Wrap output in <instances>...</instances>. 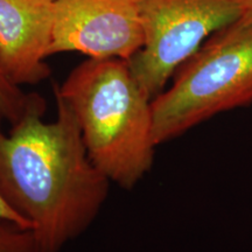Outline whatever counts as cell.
<instances>
[{"label": "cell", "mask_w": 252, "mask_h": 252, "mask_svg": "<svg viewBox=\"0 0 252 252\" xmlns=\"http://www.w3.org/2000/svg\"><path fill=\"white\" fill-rule=\"evenodd\" d=\"M54 94V122L43 119L45 100L8 132L0 117V195L28 223L41 252H61L83 234L111 184L91 160L71 109Z\"/></svg>", "instance_id": "1"}, {"label": "cell", "mask_w": 252, "mask_h": 252, "mask_svg": "<svg viewBox=\"0 0 252 252\" xmlns=\"http://www.w3.org/2000/svg\"><path fill=\"white\" fill-rule=\"evenodd\" d=\"M54 94L71 109L91 160L112 184L132 189L151 171L152 98L128 61L89 58L55 84Z\"/></svg>", "instance_id": "2"}, {"label": "cell", "mask_w": 252, "mask_h": 252, "mask_svg": "<svg viewBox=\"0 0 252 252\" xmlns=\"http://www.w3.org/2000/svg\"><path fill=\"white\" fill-rule=\"evenodd\" d=\"M152 99L157 146L217 115L252 105V24L235 21L212 34Z\"/></svg>", "instance_id": "3"}, {"label": "cell", "mask_w": 252, "mask_h": 252, "mask_svg": "<svg viewBox=\"0 0 252 252\" xmlns=\"http://www.w3.org/2000/svg\"><path fill=\"white\" fill-rule=\"evenodd\" d=\"M144 46L128 64L151 98L215 32L239 20L242 0H135Z\"/></svg>", "instance_id": "4"}, {"label": "cell", "mask_w": 252, "mask_h": 252, "mask_svg": "<svg viewBox=\"0 0 252 252\" xmlns=\"http://www.w3.org/2000/svg\"><path fill=\"white\" fill-rule=\"evenodd\" d=\"M135 0H56L50 56L78 52L91 59L131 60L143 48Z\"/></svg>", "instance_id": "5"}, {"label": "cell", "mask_w": 252, "mask_h": 252, "mask_svg": "<svg viewBox=\"0 0 252 252\" xmlns=\"http://www.w3.org/2000/svg\"><path fill=\"white\" fill-rule=\"evenodd\" d=\"M56 0H0V64L19 87L50 76Z\"/></svg>", "instance_id": "6"}, {"label": "cell", "mask_w": 252, "mask_h": 252, "mask_svg": "<svg viewBox=\"0 0 252 252\" xmlns=\"http://www.w3.org/2000/svg\"><path fill=\"white\" fill-rule=\"evenodd\" d=\"M37 94H26L23 88L14 84L0 64V117L13 125L24 117L32 106L43 102Z\"/></svg>", "instance_id": "7"}, {"label": "cell", "mask_w": 252, "mask_h": 252, "mask_svg": "<svg viewBox=\"0 0 252 252\" xmlns=\"http://www.w3.org/2000/svg\"><path fill=\"white\" fill-rule=\"evenodd\" d=\"M0 252H41L31 229L0 217Z\"/></svg>", "instance_id": "8"}, {"label": "cell", "mask_w": 252, "mask_h": 252, "mask_svg": "<svg viewBox=\"0 0 252 252\" xmlns=\"http://www.w3.org/2000/svg\"><path fill=\"white\" fill-rule=\"evenodd\" d=\"M0 217H1V219L11 220V222H14L15 224L23 226V228L30 229V225H28L26 220H25L23 217L19 216L18 214L5 202V200L2 198L1 195H0Z\"/></svg>", "instance_id": "9"}, {"label": "cell", "mask_w": 252, "mask_h": 252, "mask_svg": "<svg viewBox=\"0 0 252 252\" xmlns=\"http://www.w3.org/2000/svg\"><path fill=\"white\" fill-rule=\"evenodd\" d=\"M239 21L252 24V0H242V11Z\"/></svg>", "instance_id": "10"}]
</instances>
